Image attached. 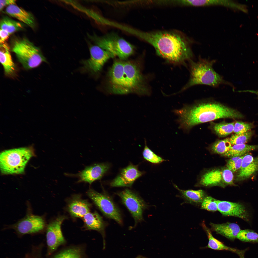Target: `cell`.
<instances>
[{
    "label": "cell",
    "instance_id": "e0dca14e",
    "mask_svg": "<svg viewBox=\"0 0 258 258\" xmlns=\"http://www.w3.org/2000/svg\"><path fill=\"white\" fill-rule=\"evenodd\" d=\"M69 202L68 210L74 217L82 218L90 212L91 204L87 200L82 199L79 195H75Z\"/></svg>",
    "mask_w": 258,
    "mask_h": 258
},
{
    "label": "cell",
    "instance_id": "d6a6232c",
    "mask_svg": "<svg viewBox=\"0 0 258 258\" xmlns=\"http://www.w3.org/2000/svg\"><path fill=\"white\" fill-rule=\"evenodd\" d=\"M254 134V132L250 130L240 134H234L229 138L232 145L245 144L251 139Z\"/></svg>",
    "mask_w": 258,
    "mask_h": 258
},
{
    "label": "cell",
    "instance_id": "ba28073f",
    "mask_svg": "<svg viewBox=\"0 0 258 258\" xmlns=\"http://www.w3.org/2000/svg\"><path fill=\"white\" fill-rule=\"evenodd\" d=\"M87 194L95 205L106 217L122 225V216L120 210L112 199L105 194L100 193L90 188Z\"/></svg>",
    "mask_w": 258,
    "mask_h": 258
},
{
    "label": "cell",
    "instance_id": "44dd1931",
    "mask_svg": "<svg viewBox=\"0 0 258 258\" xmlns=\"http://www.w3.org/2000/svg\"><path fill=\"white\" fill-rule=\"evenodd\" d=\"M0 60L5 74L8 76L13 75L16 70L15 65L12 58L9 48L4 43L0 44Z\"/></svg>",
    "mask_w": 258,
    "mask_h": 258
},
{
    "label": "cell",
    "instance_id": "2e32d148",
    "mask_svg": "<svg viewBox=\"0 0 258 258\" xmlns=\"http://www.w3.org/2000/svg\"><path fill=\"white\" fill-rule=\"evenodd\" d=\"M236 176V180H247L258 171V156L254 157L249 152L244 155L241 167Z\"/></svg>",
    "mask_w": 258,
    "mask_h": 258
},
{
    "label": "cell",
    "instance_id": "60d3db41",
    "mask_svg": "<svg viewBox=\"0 0 258 258\" xmlns=\"http://www.w3.org/2000/svg\"><path fill=\"white\" fill-rule=\"evenodd\" d=\"M240 91L242 92H248L254 94L257 96V97L258 98V90H247L242 91Z\"/></svg>",
    "mask_w": 258,
    "mask_h": 258
},
{
    "label": "cell",
    "instance_id": "8992f818",
    "mask_svg": "<svg viewBox=\"0 0 258 258\" xmlns=\"http://www.w3.org/2000/svg\"><path fill=\"white\" fill-rule=\"evenodd\" d=\"M33 155L28 148H20L4 150L0 154L1 172L5 174H21Z\"/></svg>",
    "mask_w": 258,
    "mask_h": 258
},
{
    "label": "cell",
    "instance_id": "f546056e",
    "mask_svg": "<svg viewBox=\"0 0 258 258\" xmlns=\"http://www.w3.org/2000/svg\"><path fill=\"white\" fill-rule=\"evenodd\" d=\"M236 238L242 242L258 243V234L250 230H241Z\"/></svg>",
    "mask_w": 258,
    "mask_h": 258
},
{
    "label": "cell",
    "instance_id": "30bf717a",
    "mask_svg": "<svg viewBox=\"0 0 258 258\" xmlns=\"http://www.w3.org/2000/svg\"><path fill=\"white\" fill-rule=\"evenodd\" d=\"M118 195L133 217L135 226L143 220V213L147 207L146 204L137 194L129 189L120 191Z\"/></svg>",
    "mask_w": 258,
    "mask_h": 258
},
{
    "label": "cell",
    "instance_id": "8fae6325",
    "mask_svg": "<svg viewBox=\"0 0 258 258\" xmlns=\"http://www.w3.org/2000/svg\"><path fill=\"white\" fill-rule=\"evenodd\" d=\"M66 218L65 216H59L47 226L46 234L47 256L50 255L59 246L66 243L61 227L62 222Z\"/></svg>",
    "mask_w": 258,
    "mask_h": 258
},
{
    "label": "cell",
    "instance_id": "74e56055",
    "mask_svg": "<svg viewBox=\"0 0 258 258\" xmlns=\"http://www.w3.org/2000/svg\"><path fill=\"white\" fill-rule=\"evenodd\" d=\"M22 258H43L41 253L31 251L28 252Z\"/></svg>",
    "mask_w": 258,
    "mask_h": 258
},
{
    "label": "cell",
    "instance_id": "4fadbf2b",
    "mask_svg": "<svg viewBox=\"0 0 258 258\" xmlns=\"http://www.w3.org/2000/svg\"><path fill=\"white\" fill-rule=\"evenodd\" d=\"M144 172L140 171L137 165L130 164L122 169L110 183L112 187H131L134 181Z\"/></svg>",
    "mask_w": 258,
    "mask_h": 258
},
{
    "label": "cell",
    "instance_id": "9c48e42d",
    "mask_svg": "<svg viewBox=\"0 0 258 258\" xmlns=\"http://www.w3.org/2000/svg\"><path fill=\"white\" fill-rule=\"evenodd\" d=\"M89 49L90 58L81 61L83 66L80 68V70L82 73L95 75L101 70L108 60L115 57L110 52L96 45H90Z\"/></svg>",
    "mask_w": 258,
    "mask_h": 258
},
{
    "label": "cell",
    "instance_id": "f1b7e54d",
    "mask_svg": "<svg viewBox=\"0 0 258 258\" xmlns=\"http://www.w3.org/2000/svg\"><path fill=\"white\" fill-rule=\"evenodd\" d=\"M235 123L223 122L216 124L213 126V129L216 133L220 136H226L233 132Z\"/></svg>",
    "mask_w": 258,
    "mask_h": 258
},
{
    "label": "cell",
    "instance_id": "277c9868",
    "mask_svg": "<svg viewBox=\"0 0 258 258\" xmlns=\"http://www.w3.org/2000/svg\"><path fill=\"white\" fill-rule=\"evenodd\" d=\"M140 69L136 61H124L117 94L134 93L140 95H150L145 78Z\"/></svg>",
    "mask_w": 258,
    "mask_h": 258
},
{
    "label": "cell",
    "instance_id": "7c38bea8",
    "mask_svg": "<svg viewBox=\"0 0 258 258\" xmlns=\"http://www.w3.org/2000/svg\"><path fill=\"white\" fill-rule=\"evenodd\" d=\"M45 225L44 220L42 217L30 214L11 226L10 227L18 234L23 235L39 232L44 229Z\"/></svg>",
    "mask_w": 258,
    "mask_h": 258
},
{
    "label": "cell",
    "instance_id": "6da1fadb",
    "mask_svg": "<svg viewBox=\"0 0 258 258\" xmlns=\"http://www.w3.org/2000/svg\"><path fill=\"white\" fill-rule=\"evenodd\" d=\"M172 112L178 117L176 121L179 128L185 132L197 124L217 119H241L244 117L238 111L214 102L185 105L181 108L174 110Z\"/></svg>",
    "mask_w": 258,
    "mask_h": 258
},
{
    "label": "cell",
    "instance_id": "e575fe53",
    "mask_svg": "<svg viewBox=\"0 0 258 258\" xmlns=\"http://www.w3.org/2000/svg\"><path fill=\"white\" fill-rule=\"evenodd\" d=\"M201 208L211 211L218 210L217 200L209 196H206L201 203Z\"/></svg>",
    "mask_w": 258,
    "mask_h": 258
},
{
    "label": "cell",
    "instance_id": "d590c367",
    "mask_svg": "<svg viewBox=\"0 0 258 258\" xmlns=\"http://www.w3.org/2000/svg\"><path fill=\"white\" fill-rule=\"evenodd\" d=\"M221 171L223 183L227 184H233L234 176L232 171L228 168L224 169Z\"/></svg>",
    "mask_w": 258,
    "mask_h": 258
},
{
    "label": "cell",
    "instance_id": "8d00e7d4",
    "mask_svg": "<svg viewBox=\"0 0 258 258\" xmlns=\"http://www.w3.org/2000/svg\"><path fill=\"white\" fill-rule=\"evenodd\" d=\"M244 155L241 156L239 159L235 161L230 163L227 162V166L228 168L232 171L233 172L239 170L241 167Z\"/></svg>",
    "mask_w": 258,
    "mask_h": 258
},
{
    "label": "cell",
    "instance_id": "9a60e30c",
    "mask_svg": "<svg viewBox=\"0 0 258 258\" xmlns=\"http://www.w3.org/2000/svg\"><path fill=\"white\" fill-rule=\"evenodd\" d=\"M217 203L218 210L223 215L239 217L246 221L248 220L249 213L243 204L218 200Z\"/></svg>",
    "mask_w": 258,
    "mask_h": 258
},
{
    "label": "cell",
    "instance_id": "7402d4cb",
    "mask_svg": "<svg viewBox=\"0 0 258 258\" xmlns=\"http://www.w3.org/2000/svg\"><path fill=\"white\" fill-rule=\"evenodd\" d=\"M181 3L182 5L193 6L221 5L234 8L237 5L231 0H183Z\"/></svg>",
    "mask_w": 258,
    "mask_h": 258
},
{
    "label": "cell",
    "instance_id": "836d02e7",
    "mask_svg": "<svg viewBox=\"0 0 258 258\" xmlns=\"http://www.w3.org/2000/svg\"><path fill=\"white\" fill-rule=\"evenodd\" d=\"M254 127L252 123L237 121L235 123L233 132L235 134H240L250 130Z\"/></svg>",
    "mask_w": 258,
    "mask_h": 258
},
{
    "label": "cell",
    "instance_id": "52a82bcc",
    "mask_svg": "<svg viewBox=\"0 0 258 258\" xmlns=\"http://www.w3.org/2000/svg\"><path fill=\"white\" fill-rule=\"evenodd\" d=\"M11 50L23 67L27 69L36 67L46 61L39 48L26 38L15 40Z\"/></svg>",
    "mask_w": 258,
    "mask_h": 258
},
{
    "label": "cell",
    "instance_id": "3957f363",
    "mask_svg": "<svg viewBox=\"0 0 258 258\" xmlns=\"http://www.w3.org/2000/svg\"><path fill=\"white\" fill-rule=\"evenodd\" d=\"M190 77L188 83L180 92L192 86L202 84L217 87L222 84L232 86L231 83L224 79L213 68L215 60L199 59L197 62L189 61Z\"/></svg>",
    "mask_w": 258,
    "mask_h": 258
},
{
    "label": "cell",
    "instance_id": "5b68a950",
    "mask_svg": "<svg viewBox=\"0 0 258 258\" xmlns=\"http://www.w3.org/2000/svg\"><path fill=\"white\" fill-rule=\"evenodd\" d=\"M88 38L94 43L102 48L118 56L123 60L134 53V46L118 34L112 32L103 36L94 34H87Z\"/></svg>",
    "mask_w": 258,
    "mask_h": 258
},
{
    "label": "cell",
    "instance_id": "603a6c76",
    "mask_svg": "<svg viewBox=\"0 0 258 258\" xmlns=\"http://www.w3.org/2000/svg\"><path fill=\"white\" fill-rule=\"evenodd\" d=\"M222 182L221 171L215 169L204 174L201 178L200 183L203 186H208L218 185Z\"/></svg>",
    "mask_w": 258,
    "mask_h": 258
},
{
    "label": "cell",
    "instance_id": "7a4b0ae2",
    "mask_svg": "<svg viewBox=\"0 0 258 258\" xmlns=\"http://www.w3.org/2000/svg\"><path fill=\"white\" fill-rule=\"evenodd\" d=\"M140 34L142 38L154 47L158 55L168 62L184 63L193 57L189 42L178 32L158 31L141 32Z\"/></svg>",
    "mask_w": 258,
    "mask_h": 258
},
{
    "label": "cell",
    "instance_id": "484cf974",
    "mask_svg": "<svg viewBox=\"0 0 258 258\" xmlns=\"http://www.w3.org/2000/svg\"><path fill=\"white\" fill-rule=\"evenodd\" d=\"M258 148V145L242 144L232 145L229 150L223 155L232 157L241 156Z\"/></svg>",
    "mask_w": 258,
    "mask_h": 258
},
{
    "label": "cell",
    "instance_id": "1f68e13d",
    "mask_svg": "<svg viewBox=\"0 0 258 258\" xmlns=\"http://www.w3.org/2000/svg\"><path fill=\"white\" fill-rule=\"evenodd\" d=\"M232 146L229 138H227L216 142L212 148L215 152L223 155L228 151Z\"/></svg>",
    "mask_w": 258,
    "mask_h": 258
},
{
    "label": "cell",
    "instance_id": "d6986e66",
    "mask_svg": "<svg viewBox=\"0 0 258 258\" xmlns=\"http://www.w3.org/2000/svg\"><path fill=\"white\" fill-rule=\"evenodd\" d=\"M5 12L8 15L16 18L31 28H34L35 27V21L32 14L15 4L7 6Z\"/></svg>",
    "mask_w": 258,
    "mask_h": 258
},
{
    "label": "cell",
    "instance_id": "b9f144b4",
    "mask_svg": "<svg viewBox=\"0 0 258 258\" xmlns=\"http://www.w3.org/2000/svg\"><path fill=\"white\" fill-rule=\"evenodd\" d=\"M136 258H147L145 257L142 256H141L139 255L137 256Z\"/></svg>",
    "mask_w": 258,
    "mask_h": 258
},
{
    "label": "cell",
    "instance_id": "ffe728a7",
    "mask_svg": "<svg viewBox=\"0 0 258 258\" xmlns=\"http://www.w3.org/2000/svg\"><path fill=\"white\" fill-rule=\"evenodd\" d=\"M210 225L213 231L232 240L236 238L241 230L239 225L235 223L227 222L215 224L211 223Z\"/></svg>",
    "mask_w": 258,
    "mask_h": 258
},
{
    "label": "cell",
    "instance_id": "4dcf8cb0",
    "mask_svg": "<svg viewBox=\"0 0 258 258\" xmlns=\"http://www.w3.org/2000/svg\"><path fill=\"white\" fill-rule=\"evenodd\" d=\"M146 141L145 140V146L142 153L144 159L147 161L152 163L158 164L166 161L161 157L158 156L146 144Z\"/></svg>",
    "mask_w": 258,
    "mask_h": 258
},
{
    "label": "cell",
    "instance_id": "f35d334b",
    "mask_svg": "<svg viewBox=\"0 0 258 258\" xmlns=\"http://www.w3.org/2000/svg\"><path fill=\"white\" fill-rule=\"evenodd\" d=\"M16 0H0V10H2L6 6L15 4Z\"/></svg>",
    "mask_w": 258,
    "mask_h": 258
},
{
    "label": "cell",
    "instance_id": "83f0119b",
    "mask_svg": "<svg viewBox=\"0 0 258 258\" xmlns=\"http://www.w3.org/2000/svg\"><path fill=\"white\" fill-rule=\"evenodd\" d=\"M23 27L21 23L7 16L3 17L0 22V29L6 31L10 34L22 30Z\"/></svg>",
    "mask_w": 258,
    "mask_h": 258
},
{
    "label": "cell",
    "instance_id": "cb8c5ba5",
    "mask_svg": "<svg viewBox=\"0 0 258 258\" xmlns=\"http://www.w3.org/2000/svg\"><path fill=\"white\" fill-rule=\"evenodd\" d=\"M204 227L206 232L208 239V242L207 247L209 248L217 250H227L234 252L240 256H243L242 252L237 249L228 247L220 241L214 237L209 229L205 225H204Z\"/></svg>",
    "mask_w": 258,
    "mask_h": 258
},
{
    "label": "cell",
    "instance_id": "d4e9b609",
    "mask_svg": "<svg viewBox=\"0 0 258 258\" xmlns=\"http://www.w3.org/2000/svg\"><path fill=\"white\" fill-rule=\"evenodd\" d=\"M174 187L179 192L182 197L188 202L194 203H202L206 196L204 191L202 190L181 189L176 185Z\"/></svg>",
    "mask_w": 258,
    "mask_h": 258
},
{
    "label": "cell",
    "instance_id": "5bb4252c",
    "mask_svg": "<svg viewBox=\"0 0 258 258\" xmlns=\"http://www.w3.org/2000/svg\"><path fill=\"white\" fill-rule=\"evenodd\" d=\"M109 165L106 163L95 164L86 167L84 170L74 175L79 178L78 182H84L91 184L100 179L108 171Z\"/></svg>",
    "mask_w": 258,
    "mask_h": 258
},
{
    "label": "cell",
    "instance_id": "ab89813d",
    "mask_svg": "<svg viewBox=\"0 0 258 258\" xmlns=\"http://www.w3.org/2000/svg\"><path fill=\"white\" fill-rule=\"evenodd\" d=\"M10 34L6 31L0 29V44L4 43L5 41L8 38Z\"/></svg>",
    "mask_w": 258,
    "mask_h": 258
},
{
    "label": "cell",
    "instance_id": "ac0fdd59",
    "mask_svg": "<svg viewBox=\"0 0 258 258\" xmlns=\"http://www.w3.org/2000/svg\"><path fill=\"white\" fill-rule=\"evenodd\" d=\"M84 222V228L86 230H94L100 233L103 238L104 248L105 243L104 241V230L106 225L102 217L96 211L89 212L83 217Z\"/></svg>",
    "mask_w": 258,
    "mask_h": 258
},
{
    "label": "cell",
    "instance_id": "4316f807",
    "mask_svg": "<svg viewBox=\"0 0 258 258\" xmlns=\"http://www.w3.org/2000/svg\"><path fill=\"white\" fill-rule=\"evenodd\" d=\"M52 258H85V250L82 247H71L62 250Z\"/></svg>",
    "mask_w": 258,
    "mask_h": 258
}]
</instances>
